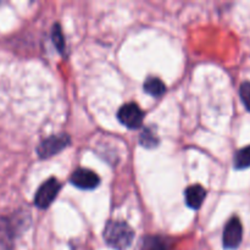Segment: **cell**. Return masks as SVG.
<instances>
[{"mask_svg":"<svg viewBox=\"0 0 250 250\" xmlns=\"http://www.w3.org/2000/svg\"><path fill=\"white\" fill-rule=\"evenodd\" d=\"M103 236L109 247L116 250H126L133 242L134 231L124 221H109Z\"/></svg>","mask_w":250,"mask_h":250,"instance_id":"obj_1","label":"cell"},{"mask_svg":"<svg viewBox=\"0 0 250 250\" xmlns=\"http://www.w3.org/2000/svg\"><path fill=\"white\" fill-rule=\"evenodd\" d=\"M61 189V185L56 178L51 177L46 180L43 185L37 190L36 197H34V204L39 209H46L50 207L51 203L58 197L59 192Z\"/></svg>","mask_w":250,"mask_h":250,"instance_id":"obj_2","label":"cell"},{"mask_svg":"<svg viewBox=\"0 0 250 250\" xmlns=\"http://www.w3.org/2000/svg\"><path fill=\"white\" fill-rule=\"evenodd\" d=\"M70 143L71 139L67 134H56V136H51L44 139L37 148V153L42 159L51 158L55 154H59L61 150H63L66 146H70Z\"/></svg>","mask_w":250,"mask_h":250,"instance_id":"obj_3","label":"cell"},{"mask_svg":"<svg viewBox=\"0 0 250 250\" xmlns=\"http://www.w3.org/2000/svg\"><path fill=\"white\" fill-rule=\"evenodd\" d=\"M117 117H119L120 122L127 128L136 129L142 127L144 114L136 103H127L120 107Z\"/></svg>","mask_w":250,"mask_h":250,"instance_id":"obj_4","label":"cell"},{"mask_svg":"<svg viewBox=\"0 0 250 250\" xmlns=\"http://www.w3.org/2000/svg\"><path fill=\"white\" fill-rule=\"evenodd\" d=\"M243 239V226H242L241 220L237 216L229 219L224 229V236H222V243L225 249H237L242 243Z\"/></svg>","mask_w":250,"mask_h":250,"instance_id":"obj_5","label":"cell"},{"mask_svg":"<svg viewBox=\"0 0 250 250\" xmlns=\"http://www.w3.org/2000/svg\"><path fill=\"white\" fill-rule=\"evenodd\" d=\"M71 183L80 189H94L99 186V176L88 168H77L71 175Z\"/></svg>","mask_w":250,"mask_h":250,"instance_id":"obj_6","label":"cell"},{"mask_svg":"<svg viewBox=\"0 0 250 250\" xmlns=\"http://www.w3.org/2000/svg\"><path fill=\"white\" fill-rule=\"evenodd\" d=\"M17 229L14 220L7 217H0V250L14 249V239L16 237Z\"/></svg>","mask_w":250,"mask_h":250,"instance_id":"obj_7","label":"cell"},{"mask_svg":"<svg viewBox=\"0 0 250 250\" xmlns=\"http://www.w3.org/2000/svg\"><path fill=\"white\" fill-rule=\"evenodd\" d=\"M205 197H207V190L204 187L200 185L189 186L185 192L186 204L190 208V209H199L202 204L204 203Z\"/></svg>","mask_w":250,"mask_h":250,"instance_id":"obj_8","label":"cell"},{"mask_svg":"<svg viewBox=\"0 0 250 250\" xmlns=\"http://www.w3.org/2000/svg\"><path fill=\"white\" fill-rule=\"evenodd\" d=\"M143 88L144 90H146V93H148L149 95H151V97L154 98L161 97L166 90L165 83L158 77L146 78V81L143 84Z\"/></svg>","mask_w":250,"mask_h":250,"instance_id":"obj_9","label":"cell"},{"mask_svg":"<svg viewBox=\"0 0 250 250\" xmlns=\"http://www.w3.org/2000/svg\"><path fill=\"white\" fill-rule=\"evenodd\" d=\"M233 164L237 170H244V168L250 167V146L237 151L234 155Z\"/></svg>","mask_w":250,"mask_h":250,"instance_id":"obj_10","label":"cell"},{"mask_svg":"<svg viewBox=\"0 0 250 250\" xmlns=\"http://www.w3.org/2000/svg\"><path fill=\"white\" fill-rule=\"evenodd\" d=\"M139 143L144 148H156L159 144V138L155 134V132L151 128H144L139 137Z\"/></svg>","mask_w":250,"mask_h":250,"instance_id":"obj_11","label":"cell"},{"mask_svg":"<svg viewBox=\"0 0 250 250\" xmlns=\"http://www.w3.org/2000/svg\"><path fill=\"white\" fill-rule=\"evenodd\" d=\"M51 39H53V43L56 46V49L60 53H63V50H65V39H63L62 31H61V27L59 23L54 24L53 31H51Z\"/></svg>","mask_w":250,"mask_h":250,"instance_id":"obj_12","label":"cell"},{"mask_svg":"<svg viewBox=\"0 0 250 250\" xmlns=\"http://www.w3.org/2000/svg\"><path fill=\"white\" fill-rule=\"evenodd\" d=\"M143 250H168L165 242L159 237H148L144 239Z\"/></svg>","mask_w":250,"mask_h":250,"instance_id":"obj_13","label":"cell"},{"mask_svg":"<svg viewBox=\"0 0 250 250\" xmlns=\"http://www.w3.org/2000/svg\"><path fill=\"white\" fill-rule=\"evenodd\" d=\"M239 94H241V99L243 102L244 106L247 110L250 111V82H243L239 88Z\"/></svg>","mask_w":250,"mask_h":250,"instance_id":"obj_14","label":"cell"}]
</instances>
